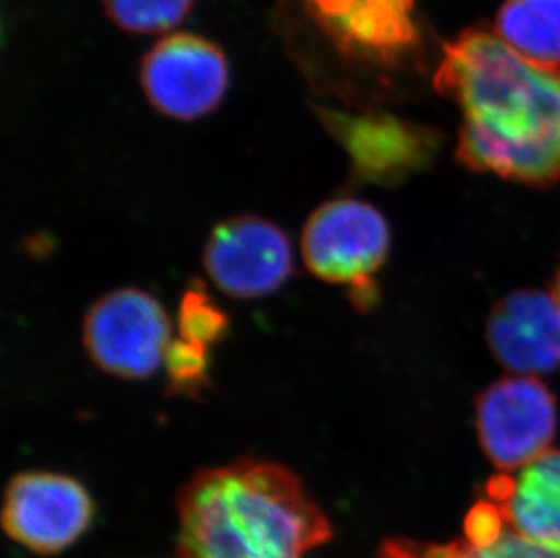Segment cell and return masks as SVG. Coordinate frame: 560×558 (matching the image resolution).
Returning <instances> with one entry per match:
<instances>
[{"label": "cell", "instance_id": "6da1fadb", "mask_svg": "<svg viewBox=\"0 0 560 558\" xmlns=\"http://www.w3.org/2000/svg\"><path fill=\"white\" fill-rule=\"evenodd\" d=\"M434 88L459 109L460 165L529 187L559 182L560 69L529 62L479 24L444 44Z\"/></svg>", "mask_w": 560, "mask_h": 558}, {"label": "cell", "instance_id": "7a4b0ae2", "mask_svg": "<svg viewBox=\"0 0 560 558\" xmlns=\"http://www.w3.org/2000/svg\"><path fill=\"white\" fill-rule=\"evenodd\" d=\"M272 21L311 90L360 112L392 98L423 48L416 0H275Z\"/></svg>", "mask_w": 560, "mask_h": 558}, {"label": "cell", "instance_id": "3957f363", "mask_svg": "<svg viewBox=\"0 0 560 558\" xmlns=\"http://www.w3.org/2000/svg\"><path fill=\"white\" fill-rule=\"evenodd\" d=\"M176 508L178 558H307L332 537L298 475L258 458L198 472Z\"/></svg>", "mask_w": 560, "mask_h": 558}, {"label": "cell", "instance_id": "277c9868", "mask_svg": "<svg viewBox=\"0 0 560 558\" xmlns=\"http://www.w3.org/2000/svg\"><path fill=\"white\" fill-rule=\"evenodd\" d=\"M388 248V223L369 201H327L303 226L302 256L307 269L323 281L349 287L361 306L375 301V275L385 264Z\"/></svg>", "mask_w": 560, "mask_h": 558}, {"label": "cell", "instance_id": "5b68a950", "mask_svg": "<svg viewBox=\"0 0 560 558\" xmlns=\"http://www.w3.org/2000/svg\"><path fill=\"white\" fill-rule=\"evenodd\" d=\"M557 427L556 395L539 377L506 375L477 399L479 444L488 461L504 474L517 472L550 452Z\"/></svg>", "mask_w": 560, "mask_h": 558}, {"label": "cell", "instance_id": "8992f818", "mask_svg": "<svg viewBox=\"0 0 560 558\" xmlns=\"http://www.w3.org/2000/svg\"><path fill=\"white\" fill-rule=\"evenodd\" d=\"M82 339L98 369L122 380H143L164 363L171 322L153 295L118 289L91 305Z\"/></svg>", "mask_w": 560, "mask_h": 558}, {"label": "cell", "instance_id": "52a82bcc", "mask_svg": "<svg viewBox=\"0 0 560 558\" xmlns=\"http://www.w3.org/2000/svg\"><path fill=\"white\" fill-rule=\"evenodd\" d=\"M140 84L160 115L198 120L214 112L228 93V58L209 38L173 33L160 38L142 58Z\"/></svg>", "mask_w": 560, "mask_h": 558}, {"label": "cell", "instance_id": "ba28073f", "mask_svg": "<svg viewBox=\"0 0 560 558\" xmlns=\"http://www.w3.org/2000/svg\"><path fill=\"white\" fill-rule=\"evenodd\" d=\"M93 501L79 480L54 472H22L8 483L2 526L33 554H62L93 521Z\"/></svg>", "mask_w": 560, "mask_h": 558}, {"label": "cell", "instance_id": "9c48e42d", "mask_svg": "<svg viewBox=\"0 0 560 558\" xmlns=\"http://www.w3.org/2000/svg\"><path fill=\"white\" fill-rule=\"evenodd\" d=\"M203 265L222 292L253 300L272 294L292 275L291 243L269 220L229 218L207 237Z\"/></svg>", "mask_w": 560, "mask_h": 558}, {"label": "cell", "instance_id": "30bf717a", "mask_svg": "<svg viewBox=\"0 0 560 558\" xmlns=\"http://www.w3.org/2000/svg\"><path fill=\"white\" fill-rule=\"evenodd\" d=\"M317 120L349 153L361 178L392 184L423 164L430 137L423 129L386 113H350L312 106Z\"/></svg>", "mask_w": 560, "mask_h": 558}, {"label": "cell", "instance_id": "8fae6325", "mask_svg": "<svg viewBox=\"0 0 560 558\" xmlns=\"http://www.w3.org/2000/svg\"><path fill=\"white\" fill-rule=\"evenodd\" d=\"M488 345L512 374L539 377L560 369V305L553 292L517 290L493 306Z\"/></svg>", "mask_w": 560, "mask_h": 558}, {"label": "cell", "instance_id": "7c38bea8", "mask_svg": "<svg viewBox=\"0 0 560 558\" xmlns=\"http://www.w3.org/2000/svg\"><path fill=\"white\" fill-rule=\"evenodd\" d=\"M487 499L513 532L560 546V450H550L528 466L488 480Z\"/></svg>", "mask_w": 560, "mask_h": 558}, {"label": "cell", "instance_id": "4fadbf2b", "mask_svg": "<svg viewBox=\"0 0 560 558\" xmlns=\"http://www.w3.org/2000/svg\"><path fill=\"white\" fill-rule=\"evenodd\" d=\"M380 558H560V546L513 532L495 505L481 499L466 515L463 537L450 543L392 538L381 544Z\"/></svg>", "mask_w": 560, "mask_h": 558}, {"label": "cell", "instance_id": "5bb4252c", "mask_svg": "<svg viewBox=\"0 0 560 558\" xmlns=\"http://www.w3.org/2000/svg\"><path fill=\"white\" fill-rule=\"evenodd\" d=\"M493 30L529 62L560 69V0H504Z\"/></svg>", "mask_w": 560, "mask_h": 558}, {"label": "cell", "instance_id": "9a60e30c", "mask_svg": "<svg viewBox=\"0 0 560 558\" xmlns=\"http://www.w3.org/2000/svg\"><path fill=\"white\" fill-rule=\"evenodd\" d=\"M107 16L124 32L154 35L178 26L195 0H102Z\"/></svg>", "mask_w": 560, "mask_h": 558}, {"label": "cell", "instance_id": "2e32d148", "mask_svg": "<svg viewBox=\"0 0 560 558\" xmlns=\"http://www.w3.org/2000/svg\"><path fill=\"white\" fill-rule=\"evenodd\" d=\"M180 337L200 347H211L228 330V317L200 287H190L182 298L178 314Z\"/></svg>", "mask_w": 560, "mask_h": 558}, {"label": "cell", "instance_id": "e0dca14e", "mask_svg": "<svg viewBox=\"0 0 560 558\" xmlns=\"http://www.w3.org/2000/svg\"><path fill=\"white\" fill-rule=\"evenodd\" d=\"M164 363L171 388L175 392L190 394L200 391L207 383V348L200 345L178 337L171 341Z\"/></svg>", "mask_w": 560, "mask_h": 558}, {"label": "cell", "instance_id": "ac0fdd59", "mask_svg": "<svg viewBox=\"0 0 560 558\" xmlns=\"http://www.w3.org/2000/svg\"><path fill=\"white\" fill-rule=\"evenodd\" d=\"M551 292H553V295H556L557 301H559L560 305V269L559 272H557L556 283H553V290H551Z\"/></svg>", "mask_w": 560, "mask_h": 558}]
</instances>
